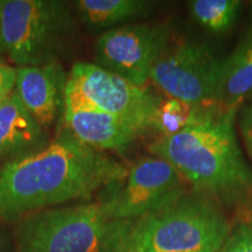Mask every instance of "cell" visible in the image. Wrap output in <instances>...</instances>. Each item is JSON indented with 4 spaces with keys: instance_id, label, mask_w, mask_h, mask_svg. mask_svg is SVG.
<instances>
[{
    "instance_id": "obj_1",
    "label": "cell",
    "mask_w": 252,
    "mask_h": 252,
    "mask_svg": "<svg viewBox=\"0 0 252 252\" xmlns=\"http://www.w3.org/2000/svg\"><path fill=\"white\" fill-rule=\"evenodd\" d=\"M127 171L64 131L43 150L0 167V219L14 222L45 208L88 200L118 186Z\"/></svg>"
},
{
    "instance_id": "obj_2",
    "label": "cell",
    "mask_w": 252,
    "mask_h": 252,
    "mask_svg": "<svg viewBox=\"0 0 252 252\" xmlns=\"http://www.w3.org/2000/svg\"><path fill=\"white\" fill-rule=\"evenodd\" d=\"M236 111L217 105L200 109L182 130L152 141L150 153L171 163L195 193L242 202L252 196V167L236 137Z\"/></svg>"
},
{
    "instance_id": "obj_3",
    "label": "cell",
    "mask_w": 252,
    "mask_h": 252,
    "mask_svg": "<svg viewBox=\"0 0 252 252\" xmlns=\"http://www.w3.org/2000/svg\"><path fill=\"white\" fill-rule=\"evenodd\" d=\"M229 235L216 201L191 190L138 219L113 220L111 252H217Z\"/></svg>"
},
{
    "instance_id": "obj_4",
    "label": "cell",
    "mask_w": 252,
    "mask_h": 252,
    "mask_svg": "<svg viewBox=\"0 0 252 252\" xmlns=\"http://www.w3.org/2000/svg\"><path fill=\"white\" fill-rule=\"evenodd\" d=\"M4 52L19 67L58 62L74 42V12L60 0H0Z\"/></svg>"
},
{
    "instance_id": "obj_5",
    "label": "cell",
    "mask_w": 252,
    "mask_h": 252,
    "mask_svg": "<svg viewBox=\"0 0 252 252\" xmlns=\"http://www.w3.org/2000/svg\"><path fill=\"white\" fill-rule=\"evenodd\" d=\"M112 223L102 201L24 217L14 252H110Z\"/></svg>"
},
{
    "instance_id": "obj_6",
    "label": "cell",
    "mask_w": 252,
    "mask_h": 252,
    "mask_svg": "<svg viewBox=\"0 0 252 252\" xmlns=\"http://www.w3.org/2000/svg\"><path fill=\"white\" fill-rule=\"evenodd\" d=\"M162 99L96 63H77L69 72L63 116L96 111L116 116L144 131H156Z\"/></svg>"
},
{
    "instance_id": "obj_7",
    "label": "cell",
    "mask_w": 252,
    "mask_h": 252,
    "mask_svg": "<svg viewBox=\"0 0 252 252\" xmlns=\"http://www.w3.org/2000/svg\"><path fill=\"white\" fill-rule=\"evenodd\" d=\"M220 64L207 43L172 33L153 63L150 80L173 99L207 108L216 105Z\"/></svg>"
},
{
    "instance_id": "obj_8",
    "label": "cell",
    "mask_w": 252,
    "mask_h": 252,
    "mask_svg": "<svg viewBox=\"0 0 252 252\" xmlns=\"http://www.w3.org/2000/svg\"><path fill=\"white\" fill-rule=\"evenodd\" d=\"M189 189L171 163L150 156L133 163L124 181L110 188L102 203L110 220H133L173 202Z\"/></svg>"
},
{
    "instance_id": "obj_9",
    "label": "cell",
    "mask_w": 252,
    "mask_h": 252,
    "mask_svg": "<svg viewBox=\"0 0 252 252\" xmlns=\"http://www.w3.org/2000/svg\"><path fill=\"white\" fill-rule=\"evenodd\" d=\"M171 34L168 25L144 24L103 32L96 41V64L145 88L153 63Z\"/></svg>"
},
{
    "instance_id": "obj_10",
    "label": "cell",
    "mask_w": 252,
    "mask_h": 252,
    "mask_svg": "<svg viewBox=\"0 0 252 252\" xmlns=\"http://www.w3.org/2000/svg\"><path fill=\"white\" fill-rule=\"evenodd\" d=\"M67 78L59 62L17 69L14 91L45 130L54 124L64 108Z\"/></svg>"
},
{
    "instance_id": "obj_11",
    "label": "cell",
    "mask_w": 252,
    "mask_h": 252,
    "mask_svg": "<svg viewBox=\"0 0 252 252\" xmlns=\"http://www.w3.org/2000/svg\"><path fill=\"white\" fill-rule=\"evenodd\" d=\"M65 131L82 144L100 152H124L146 131L116 116L96 111L63 116Z\"/></svg>"
},
{
    "instance_id": "obj_12",
    "label": "cell",
    "mask_w": 252,
    "mask_h": 252,
    "mask_svg": "<svg viewBox=\"0 0 252 252\" xmlns=\"http://www.w3.org/2000/svg\"><path fill=\"white\" fill-rule=\"evenodd\" d=\"M46 130L28 112L15 91L0 106V159L30 156L47 146Z\"/></svg>"
},
{
    "instance_id": "obj_13",
    "label": "cell",
    "mask_w": 252,
    "mask_h": 252,
    "mask_svg": "<svg viewBox=\"0 0 252 252\" xmlns=\"http://www.w3.org/2000/svg\"><path fill=\"white\" fill-rule=\"evenodd\" d=\"M252 96V33L245 37L228 58L222 60L216 105L223 110H237Z\"/></svg>"
},
{
    "instance_id": "obj_14",
    "label": "cell",
    "mask_w": 252,
    "mask_h": 252,
    "mask_svg": "<svg viewBox=\"0 0 252 252\" xmlns=\"http://www.w3.org/2000/svg\"><path fill=\"white\" fill-rule=\"evenodd\" d=\"M77 15L91 32L110 31L149 17L154 2L146 0H78Z\"/></svg>"
},
{
    "instance_id": "obj_15",
    "label": "cell",
    "mask_w": 252,
    "mask_h": 252,
    "mask_svg": "<svg viewBox=\"0 0 252 252\" xmlns=\"http://www.w3.org/2000/svg\"><path fill=\"white\" fill-rule=\"evenodd\" d=\"M241 6L238 0H193L188 4L194 20L213 33L229 30L235 24Z\"/></svg>"
},
{
    "instance_id": "obj_16",
    "label": "cell",
    "mask_w": 252,
    "mask_h": 252,
    "mask_svg": "<svg viewBox=\"0 0 252 252\" xmlns=\"http://www.w3.org/2000/svg\"><path fill=\"white\" fill-rule=\"evenodd\" d=\"M196 106L189 105L181 100L169 98L161 102L158 112L156 131L159 135H168L182 130L187 126L200 111Z\"/></svg>"
},
{
    "instance_id": "obj_17",
    "label": "cell",
    "mask_w": 252,
    "mask_h": 252,
    "mask_svg": "<svg viewBox=\"0 0 252 252\" xmlns=\"http://www.w3.org/2000/svg\"><path fill=\"white\" fill-rule=\"evenodd\" d=\"M217 252H252V220L239 225Z\"/></svg>"
},
{
    "instance_id": "obj_18",
    "label": "cell",
    "mask_w": 252,
    "mask_h": 252,
    "mask_svg": "<svg viewBox=\"0 0 252 252\" xmlns=\"http://www.w3.org/2000/svg\"><path fill=\"white\" fill-rule=\"evenodd\" d=\"M237 123L245 151L252 160V96L242 104Z\"/></svg>"
},
{
    "instance_id": "obj_19",
    "label": "cell",
    "mask_w": 252,
    "mask_h": 252,
    "mask_svg": "<svg viewBox=\"0 0 252 252\" xmlns=\"http://www.w3.org/2000/svg\"><path fill=\"white\" fill-rule=\"evenodd\" d=\"M17 81V70L7 65L0 64V106L14 91Z\"/></svg>"
},
{
    "instance_id": "obj_20",
    "label": "cell",
    "mask_w": 252,
    "mask_h": 252,
    "mask_svg": "<svg viewBox=\"0 0 252 252\" xmlns=\"http://www.w3.org/2000/svg\"><path fill=\"white\" fill-rule=\"evenodd\" d=\"M4 52V45H2V35H1V19H0V53Z\"/></svg>"
},
{
    "instance_id": "obj_21",
    "label": "cell",
    "mask_w": 252,
    "mask_h": 252,
    "mask_svg": "<svg viewBox=\"0 0 252 252\" xmlns=\"http://www.w3.org/2000/svg\"><path fill=\"white\" fill-rule=\"evenodd\" d=\"M0 249H1V237H0Z\"/></svg>"
},
{
    "instance_id": "obj_22",
    "label": "cell",
    "mask_w": 252,
    "mask_h": 252,
    "mask_svg": "<svg viewBox=\"0 0 252 252\" xmlns=\"http://www.w3.org/2000/svg\"><path fill=\"white\" fill-rule=\"evenodd\" d=\"M251 17H252V11H251Z\"/></svg>"
}]
</instances>
